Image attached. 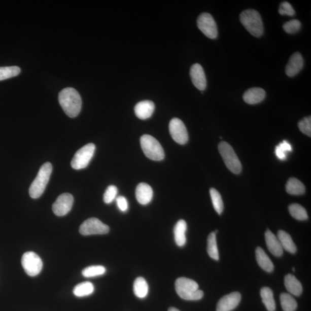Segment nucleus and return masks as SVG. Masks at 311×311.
Returning a JSON list of instances; mask_svg holds the SVG:
<instances>
[{
    "instance_id": "nucleus-23",
    "label": "nucleus",
    "mask_w": 311,
    "mask_h": 311,
    "mask_svg": "<svg viewBox=\"0 0 311 311\" xmlns=\"http://www.w3.org/2000/svg\"><path fill=\"white\" fill-rule=\"evenodd\" d=\"M278 238L283 250L287 251L290 253H296L297 251L296 246L288 233L280 230L278 232Z\"/></svg>"
},
{
    "instance_id": "nucleus-12",
    "label": "nucleus",
    "mask_w": 311,
    "mask_h": 311,
    "mask_svg": "<svg viewBox=\"0 0 311 311\" xmlns=\"http://www.w3.org/2000/svg\"><path fill=\"white\" fill-rule=\"evenodd\" d=\"M74 198L70 193H63L59 196L53 204L52 210L57 216H64L69 213L73 206Z\"/></svg>"
},
{
    "instance_id": "nucleus-35",
    "label": "nucleus",
    "mask_w": 311,
    "mask_h": 311,
    "mask_svg": "<svg viewBox=\"0 0 311 311\" xmlns=\"http://www.w3.org/2000/svg\"><path fill=\"white\" fill-rule=\"evenodd\" d=\"M301 24L299 20L295 19L289 21L283 25L284 31L289 34L296 33L300 30Z\"/></svg>"
},
{
    "instance_id": "nucleus-40",
    "label": "nucleus",
    "mask_w": 311,
    "mask_h": 311,
    "mask_svg": "<svg viewBox=\"0 0 311 311\" xmlns=\"http://www.w3.org/2000/svg\"><path fill=\"white\" fill-rule=\"evenodd\" d=\"M168 311H180L176 308L171 307L168 309Z\"/></svg>"
},
{
    "instance_id": "nucleus-2",
    "label": "nucleus",
    "mask_w": 311,
    "mask_h": 311,
    "mask_svg": "<svg viewBox=\"0 0 311 311\" xmlns=\"http://www.w3.org/2000/svg\"><path fill=\"white\" fill-rule=\"evenodd\" d=\"M175 287L178 296L183 300L197 301L203 297V292L199 290L198 284L193 280L179 278L176 281Z\"/></svg>"
},
{
    "instance_id": "nucleus-37",
    "label": "nucleus",
    "mask_w": 311,
    "mask_h": 311,
    "mask_svg": "<svg viewBox=\"0 0 311 311\" xmlns=\"http://www.w3.org/2000/svg\"><path fill=\"white\" fill-rule=\"evenodd\" d=\"M299 129L302 133L310 137L311 136V117H305L298 123Z\"/></svg>"
},
{
    "instance_id": "nucleus-33",
    "label": "nucleus",
    "mask_w": 311,
    "mask_h": 311,
    "mask_svg": "<svg viewBox=\"0 0 311 311\" xmlns=\"http://www.w3.org/2000/svg\"><path fill=\"white\" fill-rule=\"evenodd\" d=\"M106 272V268L103 266H91L84 268L82 271V275L84 278H92L103 275Z\"/></svg>"
},
{
    "instance_id": "nucleus-21",
    "label": "nucleus",
    "mask_w": 311,
    "mask_h": 311,
    "mask_svg": "<svg viewBox=\"0 0 311 311\" xmlns=\"http://www.w3.org/2000/svg\"><path fill=\"white\" fill-rule=\"evenodd\" d=\"M187 227V223L183 220L178 221L175 226L174 230L175 241L179 247L184 246L186 244Z\"/></svg>"
},
{
    "instance_id": "nucleus-6",
    "label": "nucleus",
    "mask_w": 311,
    "mask_h": 311,
    "mask_svg": "<svg viewBox=\"0 0 311 311\" xmlns=\"http://www.w3.org/2000/svg\"><path fill=\"white\" fill-rule=\"evenodd\" d=\"M219 151L225 165L230 171L233 174H240L242 165L232 147L227 143L221 142L219 145Z\"/></svg>"
},
{
    "instance_id": "nucleus-19",
    "label": "nucleus",
    "mask_w": 311,
    "mask_h": 311,
    "mask_svg": "<svg viewBox=\"0 0 311 311\" xmlns=\"http://www.w3.org/2000/svg\"><path fill=\"white\" fill-rule=\"evenodd\" d=\"M265 240L267 249L274 256L280 257L283 254V249L279 238L270 230L265 233Z\"/></svg>"
},
{
    "instance_id": "nucleus-15",
    "label": "nucleus",
    "mask_w": 311,
    "mask_h": 311,
    "mask_svg": "<svg viewBox=\"0 0 311 311\" xmlns=\"http://www.w3.org/2000/svg\"><path fill=\"white\" fill-rule=\"evenodd\" d=\"M303 66L304 59L301 54L299 52L294 53L290 58L285 68V73L288 76L292 78L299 74Z\"/></svg>"
},
{
    "instance_id": "nucleus-27",
    "label": "nucleus",
    "mask_w": 311,
    "mask_h": 311,
    "mask_svg": "<svg viewBox=\"0 0 311 311\" xmlns=\"http://www.w3.org/2000/svg\"><path fill=\"white\" fill-rule=\"evenodd\" d=\"M93 285L89 281L77 285L74 289L75 296L78 297H86L91 295L94 292Z\"/></svg>"
},
{
    "instance_id": "nucleus-38",
    "label": "nucleus",
    "mask_w": 311,
    "mask_h": 311,
    "mask_svg": "<svg viewBox=\"0 0 311 311\" xmlns=\"http://www.w3.org/2000/svg\"><path fill=\"white\" fill-rule=\"evenodd\" d=\"M279 12V14L281 15L293 16L295 15V11L294 10L291 4L287 2L280 4Z\"/></svg>"
},
{
    "instance_id": "nucleus-30",
    "label": "nucleus",
    "mask_w": 311,
    "mask_h": 311,
    "mask_svg": "<svg viewBox=\"0 0 311 311\" xmlns=\"http://www.w3.org/2000/svg\"><path fill=\"white\" fill-rule=\"evenodd\" d=\"M289 212L293 218L297 220L304 221L308 218L305 209L299 204L293 203L289 205Z\"/></svg>"
},
{
    "instance_id": "nucleus-34",
    "label": "nucleus",
    "mask_w": 311,
    "mask_h": 311,
    "mask_svg": "<svg viewBox=\"0 0 311 311\" xmlns=\"http://www.w3.org/2000/svg\"><path fill=\"white\" fill-rule=\"evenodd\" d=\"M292 150L291 145L287 141H284L275 148V154L277 157L281 160H285L287 157V152Z\"/></svg>"
},
{
    "instance_id": "nucleus-16",
    "label": "nucleus",
    "mask_w": 311,
    "mask_h": 311,
    "mask_svg": "<svg viewBox=\"0 0 311 311\" xmlns=\"http://www.w3.org/2000/svg\"><path fill=\"white\" fill-rule=\"evenodd\" d=\"M155 106L151 100H144L135 105L134 112L139 119L145 120L150 118L154 112Z\"/></svg>"
},
{
    "instance_id": "nucleus-24",
    "label": "nucleus",
    "mask_w": 311,
    "mask_h": 311,
    "mask_svg": "<svg viewBox=\"0 0 311 311\" xmlns=\"http://www.w3.org/2000/svg\"><path fill=\"white\" fill-rule=\"evenodd\" d=\"M286 190L289 194L299 195L305 193V188L301 181L295 178H291L287 182Z\"/></svg>"
},
{
    "instance_id": "nucleus-9",
    "label": "nucleus",
    "mask_w": 311,
    "mask_h": 311,
    "mask_svg": "<svg viewBox=\"0 0 311 311\" xmlns=\"http://www.w3.org/2000/svg\"><path fill=\"white\" fill-rule=\"evenodd\" d=\"M109 226L96 218H90L80 225L79 232L82 235H104L109 232Z\"/></svg>"
},
{
    "instance_id": "nucleus-14",
    "label": "nucleus",
    "mask_w": 311,
    "mask_h": 311,
    "mask_svg": "<svg viewBox=\"0 0 311 311\" xmlns=\"http://www.w3.org/2000/svg\"><path fill=\"white\" fill-rule=\"evenodd\" d=\"M190 74L194 86L200 91L204 90L207 86V82L202 66L199 63H195L191 67Z\"/></svg>"
},
{
    "instance_id": "nucleus-8",
    "label": "nucleus",
    "mask_w": 311,
    "mask_h": 311,
    "mask_svg": "<svg viewBox=\"0 0 311 311\" xmlns=\"http://www.w3.org/2000/svg\"><path fill=\"white\" fill-rule=\"evenodd\" d=\"M22 265L25 272L31 277L39 274L43 268V262L41 258L32 251H29L23 254Z\"/></svg>"
},
{
    "instance_id": "nucleus-32",
    "label": "nucleus",
    "mask_w": 311,
    "mask_h": 311,
    "mask_svg": "<svg viewBox=\"0 0 311 311\" xmlns=\"http://www.w3.org/2000/svg\"><path fill=\"white\" fill-rule=\"evenodd\" d=\"M20 68L16 66L0 67V81L11 79L18 76Z\"/></svg>"
},
{
    "instance_id": "nucleus-29",
    "label": "nucleus",
    "mask_w": 311,
    "mask_h": 311,
    "mask_svg": "<svg viewBox=\"0 0 311 311\" xmlns=\"http://www.w3.org/2000/svg\"><path fill=\"white\" fill-rule=\"evenodd\" d=\"M280 302L284 311H295L297 308L296 301L289 294L285 293L281 294Z\"/></svg>"
},
{
    "instance_id": "nucleus-22",
    "label": "nucleus",
    "mask_w": 311,
    "mask_h": 311,
    "mask_svg": "<svg viewBox=\"0 0 311 311\" xmlns=\"http://www.w3.org/2000/svg\"><path fill=\"white\" fill-rule=\"evenodd\" d=\"M256 259L258 265L262 269L268 272H271L274 270V265L269 257L261 247H257L255 250Z\"/></svg>"
},
{
    "instance_id": "nucleus-7",
    "label": "nucleus",
    "mask_w": 311,
    "mask_h": 311,
    "mask_svg": "<svg viewBox=\"0 0 311 311\" xmlns=\"http://www.w3.org/2000/svg\"><path fill=\"white\" fill-rule=\"evenodd\" d=\"M95 149V144L92 143L88 144L80 148L71 161L72 167L76 170L86 168L94 155Z\"/></svg>"
},
{
    "instance_id": "nucleus-3",
    "label": "nucleus",
    "mask_w": 311,
    "mask_h": 311,
    "mask_svg": "<svg viewBox=\"0 0 311 311\" xmlns=\"http://www.w3.org/2000/svg\"><path fill=\"white\" fill-rule=\"evenodd\" d=\"M52 171V165L49 162L41 166L37 177L29 187V194L32 198L37 199L43 194Z\"/></svg>"
},
{
    "instance_id": "nucleus-28",
    "label": "nucleus",
    "mask_w": 311,
    "mask_h": 311,
    "mask_svg": "<svg viewBox=\"0 0 311 311\" xmlns=\"http://www.w3.org/2000/svg\"><path fill=\"white\" fill-rule=\"evenodd\" d=\"M207 243V251L209 255L216 261H219V254L217 245L216 234L215 232H212L209 235Z\"/></svg>"
},
{
    "instance_id": "nucleus-25",
    "label": "nucleus",
    "mask_w": 311,
    "mask_h": 311,
    "mask_svg": "<svg viewBox=\"0 0 311 311\" xmlns=\"http://www.w3.org/2000/svg\"><path fill=\"white\" fill-rule=\"evenodd\" d=\"M261 296L262 302L268 311H275V302L274 299L273 293L269 288L264 287L261 290Z\"/></svg>"
},
{
    "instance_id": "nucleus-11",
    "label": "nucleus",
    "mask_w": 311,
    "mask_h": 311,
    "mask_svg": "<svg viewBox=\"0 0 311 311\" xmlns=\"http://www.w3.org/2000/svg\"><path fill=\"white\" fill-rule=\"evenodd\" d=\"M169 130L172 138L178 144L185 145L188 142V132L181 119L177 118L172 119L169 122Z\"/></svg>"
},
{
    "instance_id": "nucleus-10",
    "label": "nucleus",
    "mask_w": 311,
    "mask_h": 311,
    "mask_svg": "<svg viewBox=\"0 0 311 311\" xmlns=\"http://www.w3.org/2000/svg\"><path fill=\"white\" fill-rule=\"evenodd\" d=\"M198 28L210 39L214 40L218 36L217 24L213 16L208 13L200 15L197 20Z\"/></svg>"
},
{
    "instance_id": "nucleus-39",
    "label": "nucleus",
    "mask_w": 311,
    "mask_h": 311,
    "mask_svg": "<svg viewBox=\"0 0 311 311\" xmlns=\"http://www.w3.org/2000/svg\"><path fill=\"white\" fill-rule=\"evenodd\" d=\"M116 202L119 210L123 212H125L128 210V202H127V199L125 197L119 196L116 198Z\"/></svg>"
},
{
    "instance_id": "nucleus-36",
    "label": "nucleus",
    "mask_w": 311,
    "mask_h": 311,
    "mask_svg": "<svg viewBox=\"0 0 311 311\" xmlns=\"http://www.w3.org/2000/svg\"><path fill=\"white\" fill-rule=\"evenodd\" d=\"M118 189L116 186L111 185L106 189L103 195V201L106 204L112 203L116 198Z\"/></svg>"
},
{
    "instance_id": "nucleus-1",
    "label": "nucleus",
    "mask_w": 311,
    "mask_h": 311,
    "mask_svg": "<svg viewBox=\"0 0 311 311\" xmlns=\"http://www.w3.org/2000/svg\"><path fill=\"white\" fill-rule=\"evenodd\" d=\"M59 103L62 109L70 118L78 116L82 110V100L79 93L73 88H66L59 92Z\"/></svg>"
},
{
    "instance_id": "nucleus-5",
    "label": "nucleus",
    "mask_w": 311,
    "mask_h": 311,
    "mask_svg": "<svg viewBox=\"0 0 311 311\" xmlns=\"http://www.w3.org/2000/svg\"><path fill=\"white\" fill-rule=\"evenodd\" d=\"M140 143L143 152L148 158L153 161H161L164 159L165 154L163 148L158 141L153 136L143 135L140 139Z\"/></svg>"
},
{
    "instance_id": "nucleus-20",
    "label": "nucleus",
    "mask_w": 311,
    "mask_h": 311,
    "mask_svg": "<svg viewBox=\"0 0 311 311\" xmlns=\"http://www.w3.org/2000/svg\"><path fill=\"white\" fill-rule=\"evenodd\" d=\"M285 286L292 295L299 296L302 292V287L300 281L295 276L289 274L285 277Z\"/></svg>"
},
{
    "instance_id": "nucleus-4",
    "label": "nucleus",
    "mask_w": 311,
    "mask_h": 311,
    "mask_svg": "<svg viewBox=\"0 0 311 311\" xmlns=\"http://www.w3.org/2000/svg\"><path fill=\"white\" fill-rule=\"evenodd\" d=\"M240 20L244 26L251 35L260 37L263 33V25L259 13L254 10L243 11L240 15Z\"/></svg>"
},
{
    "instance_id": "nucleus-13",
    "label": "nucleus",
    "mask_w": 311,
    "mask_h": 311,
    "mask_svg": "<svg viewBox=\"0 0 311 311\" xmlns=\"http://www.w3.org/2000/svg\"><path fill=\"white\" fill-rule=\"evenodd\" d=\"M239 292H235L225 295L219 301L216 311H231L235 309L241 301Z\"/></svg>"
},
{
    "instance_id": "nucleus-31",
    "label": "nucleus",
    "mask_w": 311,
    "mask_h": 311,
    "mask_svg": "<svg viewBox=\"0 0 311 311\" xmlns=\"http://www.w3.org/2000/svg\"><path fill=\"white\" fill-rule=\"evenodd\" d=\"M210 194L213 205L216 212L219 215L222 214L224 210V203L219 191L214 188H212L210 190Z\"/></svg>"
},
{
    "instance_id": "nucleus-18",
    "label": "nucleus",
    "mask_w": 311,
    "mask_h": 311,
    "mask_svg": "<svg viewBox=\"0 0 311 311\" xmlns=\"http://www.w3.org/2000/svg\"><path fill=\"white\" fill-rule=\"evenodd\" d=\"M265 97L266 92L263 89L255 87L246 91L243 97L246 103L256 105L261 103Z\"/></svg>"
},
{
    "instance_id": "nucleus-17",
    "label": "nucleus",
    "mask_w": 311,
    "mask_h": 311,
    "mask_svg": "<svg viewBox=\"0 0 311 311\" xmlns=\"http://www.w3.org/2000/svg\"><path fill=\"white\" fill-rule=\"evenodd\" d=\"M153 190L152 187L146 183H141L135 190V197L137 201L143 204L150 203L153 198Z\"/></svg>"
},
{
    "instance_id": "nucleus-26",
    "label": "nucleus",
    "mask_w": 311,
    "mask_h": 311,
    "mask_svg": "<svg viewBox=\"0 0 311 311\" xmlns=\"http://www.w3.org/2000/svg\"><path fill=\"white\" fill-rule=\"evenodd\" d=\"M133 291L135 295L140 299L146 297L149 291L147 281L143 278L136 279L133 285Z\"/></svg>"
},
{
    "instance_id": "nucleus-41",
    "label": "nucleus",
    "mask_w": 311,
    "mask_h": 311,
    "mask_svg": "<svg viewBox=\"0 0 311 311\" xmlns=\"http://www.w3.org/2000/svg\"><path fill=\"white\" fill-rule=\"evenodd\" d=\"M292 269H293V271H295V268L293 267Z\"/></svg>"
}]
</instances>
